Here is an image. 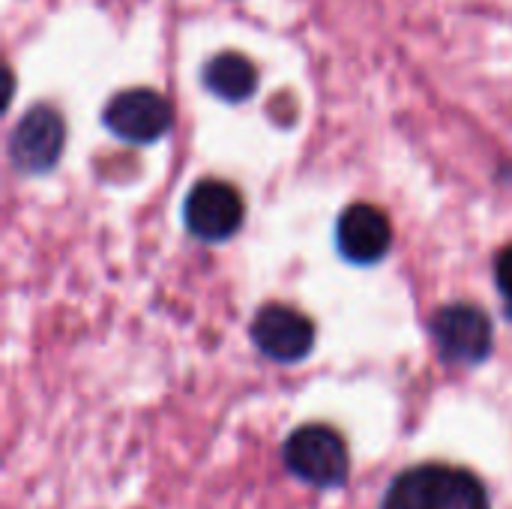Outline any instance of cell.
Returning <instances> with one entry per match:
<instances>
[{
  "instance_id": "1",
  "label": "cell",
  "mask_w": 512,
  "mask_h": 509,
  "mask_svg": "<svg viewBox=\"0 0 512 509\" xmlns=\"http://www.w3.org/2000/svg\"><path fill=\"white\" fill-rule=\"evenodd\" d=\"M381 509H492V498L474 471L447 462H423L405 468L390 483Z\"/></svg>"
},
{
  "instance_id": "2",
  "label": "cell",
  "mask_w": 512,
  "mask_h": 509,
  "mask_svg": "<svg viewBox=\"0 0 512 509\" xmlns=\"http://www.w3.org/2000/svg\"><path fill=\"white\" fill-rule=\"evenodd\" d=\"M282 462L300 483L330 492L342 489L351 477V453L345 438L324 423H306L294 429L282 447Z\"/></svg>"
},
{
  "instance_id": "3",
  "label": "cell",
  "mask_w": 512,
  "mask_h": 509,
  "mask_svg": "<svg viewBox=\"0 0 512 509\" xmlns=\"http://www.w3.org/2000/svg\"><path fill=\"white\" fill-rule=\"evenodd\" d=\"M432 339L441 360L456 366H477L492 354L495 330L489 315L471 303H450L432 318Z\"/></svg>"
},
{
  "instance_id": "4",
  "label": "cell",
  "mask_w": 512,
  "mask_h": 509,
  "mask_svg": "<svg viewBox=\"0 0 512 509\" xmlns=\"http://www.w3.org/2000/svg\"><path fill=\"white\" fill-rule=\"evenodd\" d=\"M102 120L123 141L153 144L171 129L174 108L162 93H156L150 87H132V90L114 93L108 99Z\"/></svg>"
},
{
  "instance_id": "5",
  "label": "cell",
  "mask_w": 512,
  "mask_h": 509,
  "mask_svg": "<svg viewBox=\"0 0 512 509\" xmlns=\"http://www.w3.org/2000/svg\"><path fill=\"white\" fill-rule=\"evenodd\" d=\"M66 144V123L57 108L33 105L12 129L9 159L21 174H42L57 165Z\"/></svg>"
},
{
  "instance_id": "6",
  "label": "cell",
  "mask_w": 512,
  "mask_h": 509,
  "mask_svg": "<svg viewBox=\"0 0 512 509\" xmlns=\"http://www.w3.org/2000/svg\"><path fill=\"white\" fill-rule=\"evenodd\" d=\"M183 219L186 228L207 243L228 240L243 225V198L231 183L201 180L186 195Z\"/></svg>"
},
{
  "instance_id": "7",
  "label": "cell",
  "mask_w": 512,
  "mask_h": 509,
  "mask_svg": "<svg viewBox=\"0 0 512 509\" xmlns=\"http://www.w3.org/2000/svg\"><path fill=\"white\" fill-rule=\"evenodd\" d=\"M252 342L276 363H300L315 348V324L291 306L270 303L252 321Z\"/></svg>"
},
{
  "instance_id": "8",
  "label": "cell",
  "mask_w": 512,
  "mask_h": 509,
  "mask_svg": "<svg viewBox=\"0 0 512 509\" xmlns=\"http://www.w3.org/2000/svg\"><path fill=\"white\" fill-rule=\"evenodd\" d=\"M336 243L339 252L351 264H375L390 252L393 228L384 210L372 204H354L339 216L336 225Z\"/></svg>"
},
{
  "instance_id": "9",
  "label": "cell",
  "mask_w": 512,
  "mask_h": 509,
  "mask_svg": "<svg viewBox=\"0 0 512 509\" xmlns=\"http://www.w3.org/2000/svg\"><path fill=\"white\" fill-rule=\"evenodd\" d=\"M204 84L213 96H219L225 102H243L258 87V69L249 57H243L237 51H222L207 60Z\"/></svg>"
},
{
  "instance_id": "10",
  "label": "cell",
  "mask_w": 512,
  "mask_h": 509,
  "mask_svg": "<svg viewBox=\"0 0 512 509\" xmlns=\"http://www.w3.org/2000/svg\"><path fill=\"white\" fill-rule=\"evenodd\" d=\"M495 279H498L501 294L512 303V246H507V249L498 255V261H495Z\"/></svg>"
}]
</instances>
